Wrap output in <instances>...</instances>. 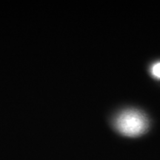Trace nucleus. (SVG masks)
I'll use <instances>...</instances> for the list:
<instances>
[{"instance_id":"obj_1","label":"nucleus","mask_w":160,"mask_h":160,"mask_svg":"<svg viewBox=\"0 0 160 160\" xmlns=\"http://www.w3.org/2000/svg\"><path fill=\"white\" fill-rule=\"evenodd\" d=\"M115 125L120 133L128 137H137L147 129L148 120L141 112L128 110L122 112L116 119Z\"/></svg>"},{"instance_id":"obj_2","label":"nucleus","mask_w":160,"mask_h":160,"mask_svg":"<svg viewBox=\"0 0 160 160\" xmlns=\"http://www.w3.org/2000/svg\"><path fill=\"white\" fill-rule=\"evenodd\" d=\"M151 72L152 74L155 77L160 79V62L156 63L155 65H153L151 68Z\"/></svg>"}]
</instances>
